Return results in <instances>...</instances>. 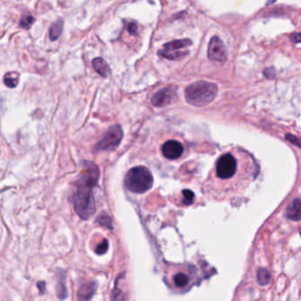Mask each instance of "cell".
Segmentation results:
<instances>
[{
    "label": "cell",
    "mask_w": 301,
    "mask_h": 301,
    "mask_svg": "<svg viewBox=\"0 0 301 301\" xmlns=\"http://www.w3.org/2000/svg\"><path fill=\"white\" fill-rule=\"evenodd\" d=\"M99 179V169L93 163H85L77 182L73 194V206L78 215L83 220L90 218L95 211L94 188Z\"/></svg>",
    "instance_id": "cell-1"
},
{
    "label": "cell",
    "mask_w": 301,
    "mask_h": 301,
    "mask_svg": "<svg viewBox=\"0 0 301 301\" xmlns=\"http://www.w3.org/2000/svg\"><path fill=\"white\" fill-rule=\"evenodd\" d=\"M218 94L216 84L211 82H194L185 89V99L189 105L202 107L210 105Z\"/></svg>",
    "instance_id": "cell-2"
},
{
    "label": "cell",
    "mask_w": 301,
    "mask_h": 301,
    "mask_svg": "<svg viewBox=\"0 0 301 301\" xmlns=\"http://www.w3.org/2000/svg\"><path fill=\"white\" fill-rule=\"evenodd\" d=\"M124 183L127 189L132 193L144 194L153 187V175L146 167L137 166L126 174Z\"/></svg>",
    "instance_id": "cell-3"
},
{
    "label": "cell",
    "mask_w": 301,
    "mask_h": 301,
    "mask_svg": "<svg viewBox=\"0 0 301 301\" xmlns=\"http://www.w3.org/2000/svg\"><path fill=\"white\" fill-rule=\"evenodd\" d=\"M191 40L189 39H180L169 42L164 45L161 50H160L159 54L167 60H181L189 54V50H187V48L191 45Z\"/></svg>",
    "instance_id": "cell-4"
},
{
    "label": "cell",
    "mask_w": 301,
    "mask_h": 301,
    "mask_svg": "<svg viewBox=\"0 0 301 301\" xmlns=\"http://www.w3.org/2000/svg\"><path fill=\"white\" fill-rule=\"evenodd\" d=\"M237 171V160L232 154L221 155L217 161L216 175L221 179L233 178Z\"/></svg>",
    "instance_id": "cell-5"
},
{
    "label": "cell",
    "mask_w": 301,
    "mask_h": 301,
    "mask_svg": "<svg viewBox=\"0 0 301 301\" xmlns=\"http://www.w3.org/2000/svg\"><path fill=\"white\" fill-rule=\"evenodd\" d=\"M122 138V130L120 126H112L108 132L105 133L103 138L95 146V150L108 151L116 150L120 144Z\"/></svg>",
    "instance_id": "cell-6"
},
{
    "label": "cell",
    "mask_w": 301,
    "mask_h": 301,
    "mask_svg": "<svg viewBox=\"0 0 301 301\" xmlns=\"http://www.w3.org/2000/svg\"><path fill=\"white\" fill-rule=\"evenodd\" d=\"M208 56L211 61L224 63L227 60V52L223 42L218 37H213L209 43Z\"/></svg>",
    "instance_id": "cell-7"
},
{
    "label": "cell",
    "mask_w": 301,
    "mask_h": 301,
    "mask_svg": "<svg viewBox=\"0 0 301 301\" xmlns=\"http://www.w3.org/2000/svg\"><path fill=\"white\" fill-rule=\"evenodd\" d=\"M176 98V90L173 87H167L162 88L153 95L151 102L156 107H164L170 105Z\"/></svg>",
    "instance_id": "cell-8"
},
{
    "label": "cell",
    "mask_w": 301,
    "mask_h": 301,
    "mask_svg": "<svg viewBox=\"0 0 301 301\" xmlns=\"http://www.w3.org/2000/svg\"><path fill=\"white\" fill-rule=\"evenodd\" d=\"M184 148L180 142L167 141L162 146L163 155L167 159L176 160L182 155Z\"/></svg>",
    "instance_id": "cell-9"
},
{
    "label": "cell",
    "mask_w": 301,
    "mask_h": 301,
    "mask_svg": "<svg viewBox=\"0 0 301 301\" xmlns=\"http://www.w3.org/2000/svg\"><path fill=\"white\" fill-rule=\"evenodd\" d=\"M97 289V283L95 282H89L81 285L78 292L79 301H89L92 297L95 295Z\"/></svg>",
    "instance_id": "cell-10"
},
{
    "label": "cell",
    "mask_w": 301,
    "mask_h": 301,
    "mask_svg": "<svg viewBox=\"0 0 301 301\" xmlns=\"http://www.w3.org/2000/svg\"><path fill=\"white\" fill-rule=\"evenodd\" d=\"M285 215L288 219L292 221H301V200L297 198L292 201V203L288 206L285 212Z\"/></svg>",
    "instance_id": "cell-11"
},
{
    "label": "cell",
    "mask_w": 301,
    "mask_h": 301,
    "mask_svg": "<svg viewBox=\"0 0 301 301\" xmlns=\"http://www.w3.org/2000/svg\"><path fill=\"white\" fill-rule=\"evenodd\" d=\"M58 283H57V293L60 300H65L68 297L67 287L65 284V273L63 269H58L57 272Z\"/></svg>",
    "instance_id": "cell-12"
},
{
    "label": "cell",
    "mask_w": 301,
    "mask_h": 301,
    "mask_svg": "<svg viewBox=\"0 0 301 301\" xmlns=\"http://www.w3.org/2000/svg\"><path fill=\"white\" fill-rule=\"evenodd\" d=\"M93 65L95 70L97 71V73H99L100 75H101L102 77H108V75L110 74V68L108 66V63L103 59L96 58L93 60Z\"/></svg>",
    "instance_id": "cell-13"
},
{
    "label": "cell",
    "mask_w": 301,
    "mask_h": 301,
    "mask_svg": "<svg viewBox=\"0 0 301 301\" xmlns=\"http://www.w3.org/2000/svg\"><path fill=\"white\" fill-rule=\"evenodd\" d=\"M256 279H257V283H259L260 285L265 286V285L270 284V282H271V275H270V271L268 269L261 268V269L257 270Z\"/></svg>",
    "instance_id": "cell-14"
},
{
    "label": "cell",
    "mask_w": 301,
    "mask_h": 301,
    "mask_svg": "<svg viewBox=\"0 0 301 301\" xmlns=\"http://www.w3.org/2000/svg\"><path fill=\"white\" fill-rule=\"evenodd\" d=\"M63 23L62 21H58L55 22L50 29V38L51 41H56L59 39V37L61 36L63 31Z\"/></svg>",
    "instance_id": "cell-15"
},
{
    "label": "cell",
    "mask_w": 301,
    "mask_h": 301,
    "mask_svg": "<svg viewBox=\"0 0 301 301\" xmlns=\"http://www.w3.org/2000/svg\"><path fill=\"white\" fill-rule=\"evenodd\" d=\"M19 74L17 73H14V72H10L5 74L4 76V83L8 87H15L18 85Z\"/></svg>",
    "instance_id": "cell-16"
},
{
    "label": "cell",
    "mask_w": 301,
    "mask_h": 301,
    "mask_svg": "<svg viewBox=\"0 0 301 301\" xmlns=\"http://www.w3.org/2000/svg\"><path fill=\"white\" fill-rule=\"evenodd\" d=\"M173 281H174V283L176 284L177 287L182 288L185 287L186 285H188L189 279L186 274L177 273L174 276Z\"/></svg>",
    "instance_id": "cell-17"
},
{
    "label": "cell",
    "mask_w": 301,
    "mask_h": 301,
    "mask_svg": "<svg viewBox=\"0 0 301 301\" xmlns=\"http://www.w3.org/2000/svg\"><path fill=\"white\" fill-rule=\"evenodd\" d=\"M96 222L98 224H100L101 226L106 227L108 230H113L112 220L110 218V216L106 213H102L99 216L96 218Z\"/></svg>",
    "instance_id": "cell-18"
},
{
    "label": "cell",
    "mask_w": 301,
    "mask_h": 301,
    "mask_svg": "<svg viewBox=\"0 0 301 301\" xmlns=\"http://www.w3.org/2000/svg\"><path fill=\"white\" fill-rule=\"evenodd\" d=\"M34 22H35V19L33 17V15L30 14H24L20 21V26L22 28H28L31 27Z\"/></svg>",
    "instance_id": "cell-19"
},
{
    "label": "cell",
    "mask_w": 301,
    "mask_h": 301,
    "mask_svg": "<svg viewBox=\"0 0 301 301\" xmlns=\"http://www.w3.org/2000/svg\"><path fill=\"white\" fill-rule=\"evenodd\" d=\"M182 194H183V202H184V204H186V205L192 204V202L194 201V197H195L193 192L187 189V190H183L182 191Z\"/></svg>",
    "instance_id": "cell-20"
},
{
    "label": "cell",
    "mask_w": 301,
    "mask_h": 301,
    "mask_svg": "<svg viewBox=\"0 0 301 301\" xmlns=\"http://www.w3.org/2000/svg\"><path fill=\"white\" fill-rule=\"evenodd\" d=\"M108 240L104 238L102 242H101L100 244H99L98 246H96V248H95V253H96L97 255H103L106 252L108 251Z\"/></svg>",
    "instance_id": "cell-21"
},
{
    "label": "cell",
    "mask_w": 301,
    "mask_h": 301,
    "mask_svg": "<svg viewBox=\"0 0 301 301\" xmlns=\"http://www.w3.org/2000/svg\"><path fill=\"white\" fill-rule=\"evenodd\" d=\"M285 139L287 140L288 142H291L292 144L296 145L297 147L301 148V139L298 138V137L292 135L291 133H286L285 134Z\"/></svg>",
    "instance_id": "cell-22"
},
{
    "label": "cell",
    "mask_w": 301,
    "mask_h": 301,
    "mask_svg": "<svg viewBox=\"0 0 301 301\" xmlns=\"http://www.w3.org/2000/svg\"><path fill=\"white\" fill-rule=\"evenodd\" d=\"M290 39H291V41L293 42V43H301V33H294V34H292L291 37H290Z\"/></svg>",
    "instance_id": "cell-23"
},
{
    "label": "cell",
    "mask_w": 301,
    "mask_h": 301,
    "mask_svg": "<svg viewBox=\"0 0 301 301\" xmlns=\"http://www.w3.org/2000/svg\"><path fill=\"white\" fill-rule=\"evenodd\" d=\"M128 30L129 32L131 33V35H136L137 34V30H138V27L134 22H131L128 26Z\"/></svg>",
    "instance_id": "cell-24"
},
{
    "label": "cell",
    "mask_w": 301,
    "mask_h": 301,
    "mask_svg": "<svg viewBox=\"0 0 301 301\" xmlns=\"http://www.w3.org/2000/svg\"><path fill=\"white\" fill-rule=\"evenodd\" d=\"M264 75H265L266 77L269 78V79H272V78L275 77V69L272 68H268L266 69L265 71H264Z\"/></svg>",
    "instance_id": "cell-25"
},
{
    "label": "cell",
    "mask_w": 301,
    "mask_h": 301,
    "mask_svg": "<svg viewBox=\"0 0 301 301\" xmlns=\"http://www.w3.org/2000/svg\"><path fill=\"white\" fill-rule=\"evenodd\" d=\"M45 285V282H43V281H40V282L37 283V287H38L39 291H40V294H44L46 289Z\"/></svg>",
    "instance_id": "cell-26"
},
{
    "label": "cell",
    "mask_w": 301,
    "mask_h": 301,
    "mask_svg": "<svg viewBox=\"0 0 301 301\" xmlns=\"http://www.w3.org/2000/svg\"><path fill=\"white\" fill-rule=\"evenodd\" d=\"M300 234H301V230H300Z\"/></svg>",
    "instance_id": "cell-27"
}]
</instances>
